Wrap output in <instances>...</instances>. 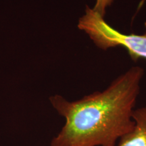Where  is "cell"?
<instances>
[{
  "mask_svg": "<svg viewBox=\"0 0 146 146\" xmlns=\"http://www.w3.org/2000/svg\"><path fill=\"white\" fill-rule=\"evenodd\" d=\"M143 69L134 66L105 90L69 102L60 96L50 102L65 125L50 146H116L133 130V113L140 92Z\"/></svg>",
  "mask_w": 146,
  "mask_h": 146,
  "instance_id": "obj_1",
  "label": "cell"
},
{
  "mask_svg": "<svg viewBox=\"0 0 146 146\" xmlns=\"http://www.w3.org/2000/svg\"><path fill=\"white\" fill-rule=\"evenodd\" d=\"M78 27L88 35L97 46L102 50L121 46L127 49L133 60L146 59V35L123 34L112 28L104 16L87 6L79 19Z\"/></svg>",
  "mask_w": 146,
  "mask_h": 146,
  "instance_id": "obj_2",
  "label": "cell"
},
{
  "mask_svg": "<svg viewBox=\"0 0 146 146\" xmlns=\"http://www.w3.org/2000/svg\"><path fill=\"white\" fill-rule=\"evenodd\" d=\"M133 129L119 140L117 146H146V106L134 110Z\"/></svg>",
  "mask_w": 146,
  "mask_h": 146,
  "instance_id": "obj_3",
  "label": "cell"
},
{
  "mask_svg": "<svg viewBox=\"0 0 146 146\" xmlns=\"http://www.w3.org/2000/svg\"><path fill=\"white\" fill-rule=\"evenodd\" d=\"M112 1L113 0H96V5L93 9L104 16L106 9L112 3Z\"/></svg>",
  "mask_w": 146,
  "mask_h": 146,
  "instance_id": "obj_4",
  "label": "cell"
},
{
  "mask_svg": "<svg viewBox=\"0 0 146 146\" xmlns=\"http://www.w3.org/2000/svg\"><path fill=\"white\" fill-rule=\"evenodd\" d=\"M145 34H144V35H146V22L145 23Z\"/></svg>",
  "mask_w": 146,
  "mask_h": 146,
  "instance_id": "obj_5",
  "label": "cell"
}]
</instances>
